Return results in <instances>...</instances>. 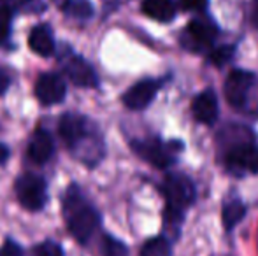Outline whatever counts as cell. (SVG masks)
<instances>
[{"label":"cell","instance_id":"cell-1","mask_svg":"<svg viewBox=\"0 0 258 256\" xmlns=\"http://www.w3.org/2000/svg\"><path fill=\"white\" fill-rule=\"evenodd\" d=\"M61 214H63L69 233L81 246H88L92 242L102 223L100 212L85 197L78 185H71L65 192L63 202H61Z\"/></svg>","mask_w":258,"mask_h":256},{"label":"cell","instance_id":"cell-2","mask_svg":"<svg viewBox=\"0 0 258 256\" xmlns=\"http://www.w3.org/2000/svg\"><path fill=\"white\" fill-rule=\"evenodd\" d=\"M162 192L165 197V209H163V235L170 240L179 239L181 225L184 221V214L194 205L197 192L191 179L179 172L167 174L162 185Z\"/></svg>","mask_w":258,"mask_h":256},{"label":"cell","instance_id":"cell-3","mask_svg":"<svg viewBox=\"0 0 258 256\" xmlns=\"http://www.w3.org/2000/svg\"><path fill=\"white\" fill-rule=\"evenodd\" d=\"M16 197L23 209L30 212H39L48 204V186L41 176L23 174L16 179Z\"/></svg>","mask_w":258,"mask_h":256},{"label":"cell","instance_id":"cell-4","mask_svg":"<svg viewBox=\"0 0 258 256\" xmlns=\"http://www.w3.org/2000/svg\"><path fill=\"white\" fill-rule=\"evenodd\" d=\"M218 35V28L214 23L204 18H197V20L190 21L186 30L181 35V42L184 48L191 49V51H204L213 44V41Z\"/></svg>","mask_w":258,"mask_h":256},{"label":"cell","instance_id":"cell-5","mask_svg":"<svg viewBox=\"0 0 258 256\" xmlns=\"http://www.w3.org/2000/svg\"><path fill=\"white\" fill-rule=\"evenodd\" d=\"M253 82H255V75L251 72L235 68L228 74L227 81H225V99L235 109H242L248 102L249 90H251Z\"/></svg>","mask_w":258,"mask_h":256},{"label":"cell","instance_id":"cell-6","mask_svg":"<svg viewBox=\"0 0 258 256\" xmlns=\"http://www.w3.org/2000/svg\"><path fill=\"white\" fill-rule=\"evenodd\" d=\"M61 67H63V72L67 74V77L71 79L76 86H81V88H95L97 82H99L92 65L86 62L85 58L74 55V53H67V55L61 58Z\"/></svg>","mask_w":258,"mask_h":256},{"label":"cell","instance_id":"cell-7","mask_svg":"<svg viewBox=\"0 0 258 256\" xmlns=\"http://www.w3.org/2000/svg\"><path fill=\"white\" fill-rule=\"evenodd\" d=\"M227 165L230 170L235 172H249L256 174L258 172V146L253 142H241L235 144L227 153Z\"/></svg>","mask_w":258,"mask_h":256},{"label":"cell","instance_id":"cell-8","mask_svg":"<svg viewBox=\"0 0 258 256\" xmlns=\"http://www.w3.org/2000/svg\"><path fill=\"white\" fill-rule=\"evenodd\" d=\"M67 86L58 74H42L35 82V97L44 106H54L65 99Z\"/></svg>","mask_w":258,"mask_h":256},{"label":"cell","instance_id":"cell-9","mask_svg":"<svg viewBox=\"0 0 258 256\" xmlns=\"http://www.w3.org/2000/svg\"><path fill=\"white\" fill-rule=\"evenodd\" d=\"M132 147L141 158L150 161L156 168H167L174 163L172 151L169 149V146L158 140H136Z\"/></svg>","mask_w":258,"mask_h":256},{"label":"cell","instance_id":"cell-10","mask_svg":"<svg viewBox=\"0 0 258 256\" xmlns=\"http://www.w3.org/2000/svg\"><path fill=\"white\" fill-rule=\"evenodd\" d=\"M58 132L71 149H74L79 142H83L92 133L86 118L79 116V114H63L60 118V123H58Z\"/></svg>","mask_w":258,"mask_h":256},{"label":"cell","instance_id":"cell-11","mask_svg":"<svg viewBox=\"0 0 258 256\" xmlns=\"http://www.w3.org/2000/svg\"><path fill=\"white\" fill-rule=\"evenodd\" d=\"M160 84L155 79H143L136 82L128 92L123 95V104L132 111H143L153 102Z\"/></svg>","mask_w":258,"mask_h":256},{"label":"cell","instance_id":"cell-12","mask_svg":"<svg viewBox=\"0 0 258 256\" xmlns=\"http://www.w3.org/2000/svg\"><path fill=\"white\" fill-rule=\"evenodd\" d=\"M191 113H194V118L199 123H204V125L216 123L218 114H220L216 93L213 90H204L202 93H199L195 97L194 104H191Z\"/></svg>","mask_w":258,"mask_h":256},{"label":"cell","instance_id":"cell-13","mask_svg":"<svg viewBox=\"0 0 258 256\" xmlns=\"http://www.w3.org/2000/svg\"><path fill=\"white\" fill-rule=\"evenodd\" d=\"M54 142L46 130H37L28 144V156L34 163H46L53 156Z\"/></svg>","mask_w":258,"mask_h":256},{"label":"cell","instance_id":"cell-14","mask_svg":"<svg viewBox=\"0 0 258 256\" xmlns=\"http://www.w3.org/2000/svg\"><path fill=\"white\" fill-rule=\"evenodd\" d=\"M28 46L34 53L41 56H49L54 53V39L53 34L46 25H37L34 30L30 32L28 37Z\"/></svg>","mask_w":258,"mask_h":256},{"label":"cell","instance_id":"cell-15","mask_svg":"<svg viewBox=\"0 0 258 256\" xmlns=\"http://www.w3.org/2000/svg\"><path fill=\"white\" fill-rule=\"evenodd\" d=\"M246 212H248V207L242 200L239 198H232V200H227L221 207V223H223V228L227 232H232L239 223L244 219Z\"/></svg>","mask_w":258,"mask_h":256},{"label":"cell","instance_id":"cell-16","mask_svg":"<svg viewBox=\"0 0 258 256\" xmlns=\"http://www.w3.org/2000/svg\"><path fill=\"white\" fill-rule=\"evenodd\" d=\"M143 11L146 16L163 23L176 16V6L172 0H143Z\"/></svg>","mask_w":258,"mask_h":256},{"label":"cell","instance_id":"cell-17","mask_svg":"<svg viewBox=\"0 0 258 256\" xmlns=\"http://www.w3.org/2000/svg\"><path fill=\"white\" fill-rule=\"evenodd\" d=\"M139 256H172V240L165 235H155L144 240Z\"/></svg>","mask_w":258,"mask_h":256},{"label":"cell","instance_id":"cell-18","mask_svg":"<svg viewBox=\"0 0 258 256\" xmlns=\"http://www.w3.org/2000/svg\"><path fill=\"white\" fill-rule=\"evenodd\" d=\"M100 256H130V249L121 239L111 235V233H104L100 237L99 242Z\"/></svg>","mask_w":258,"mask_h":256},{"label":"cell","instance_id":"cell-19","mask_svg":"<svg viewBox=\"0 0 258 256\" xmlns=\"http://www.w3.org/2000/svg\"><path fill=\"white\" fill-rule=\"evenodd\" d=\"M61 7L69 16L78 20H88L93 16V6L90 0H65Z\"/></svg>","mask_w":258,"mask_h":256},{"label":"cell","instance_id":"cell-20","mask_svg":"<svg viewBox=\"0 0 258 256\" xmlns=\"http://www.w3.org/2000/svg\"><path fill=\"white\" fill-rule=\"evenodd\" d=\"M30 256H65V251L60 242L53 239H46L32 247Z\"/></svg>","mask_w":258,"mask_h":256},{"label":"cell","instance_id":"cell-21","mask_svg":"<svg viewBox=\"0 0 258 256\" xmlns=\"http://www.w3.org/2000/svg\"><path fill=\"white\" fill-rule=\"evenodd\" d=\"M11 21H13V11H11V7L0 6V46L9 37Z\"/></svg>","mask_w":258,"mask_h":256},{"label":"cell","instance_id":"cell-22","mask_svg":"<svg viewBox=\"0 0 258 256\" xmlns=\"http://www.w3.org/2000/svg\"><path fill=\"white\" fill-rule=\"evenodd\" d=\"M232 56H234V48H232V46H220V48H216V49L211 51L209 60H211V63L221 67V65L230 62Z\"/></svg>","mask_w":258,"mask_h":256},{"label":"cell","instance_id":"cell-23","mask_svg":"<svg viewBox=\"0 0 258 256\" xmlns=\"http://www.w3.org/2000/svg\"><path fill=\"white\" fill-rule=\"evenodd\" d=\"M0 256H25V249L18 240L7 237L2 246H0Z\"/></svg>","mask_w":258,"mask_h":256},{"label":"cell","instance_id":"cell-24","mask_svg":"<svg viewBox=\"0 0 258 256\" xmlns=\"http://www.w3.org/2000/svg\"><path fill=\"white\" fill-rule=\"evenodd\" d=\"M181 6L186 11H204L207 0H181Z\"/></svg>","mask_w":258,"mask_h":256},{"label":"cell","instance_id":"cell-25","mask_svg":"<svg viewBox=\"0 0 258 256\" xmlns=\"http://www.w3.org/2000/svg\"><path fill=\"white\" fill-rule=\"evenodd\" d=\"M7 86H9V75H7V72L4 68H0V95L6 92Z\"/></svg>","mask_w":258,"mask_h":256},{"label":"cell","instance_id":"cell-26","mask_svg":"<svg viewBox=\"0 0 258 256\" xmlns=\"http://www.w3.org/2000/svg\"><path fill=\"white\" fill-rule=\"evenodd\" d=\"M7 156H9V149H7L4 144H0V163H2V161H6Z\"/></svg>","mask_w":258,"mask_h":256},{"label":"cell","instance_id":"cell-27","mask_svg":"<svg viewBox=\"0 0 258 256\" xmlns=\"http://www.w3.org/2000/svg\"><path fill=\"white\" fill-rule=\"evenodd\" d=\"M255 14H256V23H258V0H256V9H255Z\"/></svg>","mask_w":258,"mask_h":256}]
</instances>
